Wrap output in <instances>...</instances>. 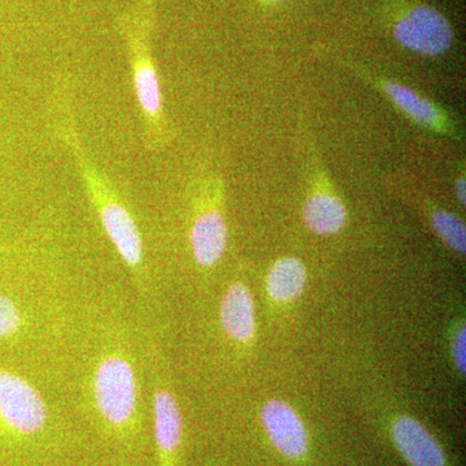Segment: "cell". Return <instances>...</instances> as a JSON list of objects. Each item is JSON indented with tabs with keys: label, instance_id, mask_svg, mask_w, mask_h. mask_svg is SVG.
I'll return each instance as SVG.
<instances>
[{
	"label": "cell",
	"instance_id": "1",
	"mask_svg": "<svg viewBox=\"0 0 466 466\" xmlns=\"http://www.w3.org/2000/svg\"><path fill=\"white\" fill-rule=\"evenodd\" d=\"M91 395L101 421L116 431L137 422L139 383L130 358L119 349L103 352L92 370Z\"/></svg>",
	"mask_w": 466,
	"mask_h": 466
},
{
	"label": "cell",
	"instance_id": "2",
	"mask_svg": "<svg viewBox=\"0 0 466 466\" xmlns=\"http://www.w3.org/2000/svg\"><path fill=\"white\" fill-rule=\"evenodd\" d=\"M47 420L41 392L23 377L0 370V421L15 433L34 435L45 429Z\"/></svg>",
	"mask_w": 466,
	"mask_h": 466
},
{
	"label": "cell",
	"instance_id": "3",
	"mask_svg": "<svg viewBox=\"0 0 466 466\" xmlns=\"http://www.w3.org/2000/svg\"><path fill=\"white\" fill-rule=\"evenodd\" d=\"M392 32L404 48L425 56H440L449 51L453 43L450 21L429 5L407 9L398 18Z\"/></svg>",
	"mask_w": 466,
	"mask_h": 466
},
{
	"label": "cell",
	"instance_id": "4",
	"mask_svg": "<svg viewBox=\"0 0 466 466\" xmlns=\"http://www.w3.org/2000/svg\"><path fill=\"white\" fill-rule=\"evenodd\" d=\"M94 198L101 226L110 242L126 266L139 275L143 269V242L134 218L124 205L104 191L100 184L94 186Z\"/></svg>",
	"mask_w": 466,
	"mask_h": 466
},
{
	"label": "cell",
	"instance_id": "5",
	"mask_svg": "<svg viewBox=\"0 0 466 466\" xmlns=\"http://www.w3.org/2000/svg\"><path fill=\"white\" fill-rule=\"evenodd\" d=\"M267 438L284 458L300 460L309 453V435L299 413L287 401L272 400L262 408Z\"/></svg>",
	"mask_w": 466,
	"mask_h": 466
},
{
	"label": "cell",
	"instance_id": "6",
	"mask_svg": "<svg viewBox=\"0 0 466 466\" xmlns=\"http://www.w3.org/2000/svg\"><path fill=\"white\" fill-rule=\"evenodd\" d=\"M390 437L408 465L449 466V459L440 441L415 417H395L390 425Z\"/></svg>",
	"mask_w": 466,
	"mask_h": 466
},
{
	"label": "cell",
	"instance_id": "7",
	"mask_svg": "<svg viewBox=\"0 0 466 466\" xmlns=\"http://www.w3.org/2000/svg\"><path fill=\"white\" fill-rule=\"evenodd\" d=\"M153 431L159 466H175L183 438V420L173 391L157 383L152 398Z\"/></svg>",
	"mask_w": 466,
	"mask_h": 466
},
{
	"label": "cell",
	"instance_id": "8",
	"mask_svg": "<svg viewBox=\"0 0 466 466\" xmlns=\"http://www.w3.org/2000/svg\"><path fill=\"white\" fill-rule=\"evenodd\" d=\"M228 241L225 217L218 208H207L193 220L189 242L193 259L201 268H211L222 259Z\"/></svg>",
	"mask_w": 466,
	"mask_h": 466
},
{
	"label": "cell",
	"instance_id": "9",
	"mask_svg": "<svg viewBox=\"0 0 466 466\" xmlns=\"http://www.w3.org/2000/svg\"><path fill=\"white\" fill-rule=\"evenodd\" d=\"M220 327L233 342L248 345L256 336V308L249 288L242 283L229 285L220 302Z\"/></svg>",
	"mask_w": 466,
	"mask_h": 466
},
{
	"label": "cell",
	"instance_id": "10",
	"mask_svg": "<svg viewBox=\"0 0 466 466\" xmlns=\"http://www.w3.org/2000/svg\"><path fill=\"white\" fill-rule=\"evenodd\" d=\"M376 81L383 94L397 106V108L403 112L408 118L415 121L416 124L425 126L438 133H451V124L446 112L440 106H435L431 100L420 96L415 91L400 84L392 81H386L381 78H372Z\"/></svg>",
	"mask_w": 466,
	"mask_h": 466
},
{
	"label": "cell",
	"instance_id": "11",
	"mask_svg": "<svg viewBox=\"0 0 466 466\" xmlns=\"http://www.w3.org/2000/svg\"><path fill=\"white\" fill-rule=\"evenodd\" d=\"M303 220L318 235H334L341 231L348 222V211L337 196L329 192H317L305 202Z\"/></svg>",
	"mask_w": 466,
	"mask_h": 466
},
{
	"label": "cell",
	"instance_id": "12",
	"mask_svg": "<svg viewBox=\"0 0 466 466\" xmlns=\"http://www.w3.org/2000/svg\"><path fill=\"white\" fill-rule=\"evenodd\" d=\"M308 284V268L299 258L285 257L276 260L267 274L266 289L278 302L299 299Z\"/></svg>",
	"mask_w": 466,
	"mask_h": 466
},
{
	"label": "cell",
	"instance_id": "13",
	"mask_svg": "<svg viewBox=\"0 0 466 466\" xmlns=\"http://www.w3.org/2000/svg\"><path fill=\"white\" fill-rule=\"evenodd\" d=\"M135 91L144 115L156 119L162 112L161 87L157 73L149 61H139L134 72Z\"/></svg>",
	"mask_w": 466,
	"mask_h": 466
},
{
	"label": "cell",
	"instance_id": "14",
	"mask_svg": "<svg viewBox=\"0 0 466 466\" xmlns=\"http://www.w3.org/2000/svg\"><path fill=\"white\" fill-rule=\"evenodd\" d=\"M431 225L447 248L460 256H464L466 229L461 219L444 208H433L431 213Z\"/></svg>",
	"mask_w": 466,
	"mask_h": 466
},
{
	"label": "cell",
	"instance_id": "15",
	"mask_svg": "<svg viewBox=\"0 0 466 466\" xmlns=\"http://www.w3.org/2000/svg\"><path fill=\"white\" fill-rule=\"evenodd\" d=\"M21 325L23 317L20 309L11 299L0 294V339L16 333Z\"/></svg>",
	"mask_w": 466,
	"mask_h": 466
},
{
	"label": "cell",
	"instance_id": "16",
	"mask_svg": "<svg viewBox=\"0 0 466 466\" xmlns=\"http://www.w3.org/2000/svg\"><path fill=\"white\" fill-rule=\"evenodd\" d=\"M465 325L462 323L456 328V332L452 337V350H451V351H452L453 366H455L458 372L461 373V375H465Z\"/></svg>",
	"mask_w": 466,
	"mask_h": 466
},
{
	"label": "cell",
	"instance_id": "17",
	"mask_svg": "<svg viewBox=\"0 0 466 466\" xmlns=\"http://www.w3.org/2000/svg\"><path fill=\"white\" fill-rule=\"evenodd\" d=\"M456 196L462 207H465V177H459L456 182Z\"/></svg>",
	"mask_w": 466,
	"mask_h": 466
},
{
	"label": "cell",
	"instance_id": "18",
	"mask_svg": "<svg viewBox=\"0 0 466 466\" xmlns=\"http://www.w3.org/2000/svg\"><path fill=\"white\" fill-rule=\"evenodd\" d=\"M268 2H281V0H268Z\"/></svg>",
	"mask_w": 466,
	"mask_h": 466
}]
</instances>
